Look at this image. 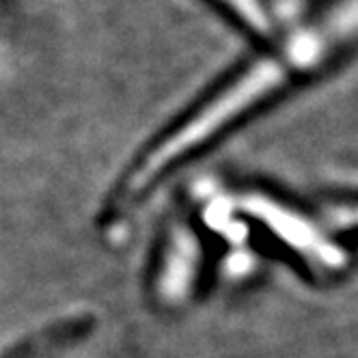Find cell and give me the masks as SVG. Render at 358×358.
Wrapping results in <instances>:
<instances>
[{"label":"cell","mask_w":358,"mask_h":358,"mask_svg":"<svg viewBox=\"0 0 358 358\" xmlns=\"http://www.w3.org/2000/svg\"><path fill=\"white\" fill-rule=\"evenodd\" d=\"M354 35H358V0H341L339 7L300 31L278 55L248 69L240 76L238 83L229 85L196 115L188 117L171 134L153 145V149H149L136 162L132 173L123 179L115 203L110 206V218L123 216L177 160H182L192 149L218 134L227 123H231L246 108L255 106L280 85L292 80L296 73L317 65Z\"/></svg>","instance_id":"6da1fadb"},{"label":"cell","mask_w":358,"mask_h":358,"mask_svg":"<svg viewBox=\"0 0 358 358\" xmlns=\"http://www.w3.org/2000/svg\"><path fill=\"white\" fill-rule=\"evenodd\" d=\"M76 332H80V322L57 324L45 332H39V335H35L33 339L15 345L7 356H0V358H37L41 352L55 348V345H61L63 341L71 339Z\"/></svg>","instance_id":"7a4b0ae2"},{"label":"cell","mask_w":358,"mask_h":358,"mask_svg":"<svg viewBox=\"0 0 358 358\" xmlns=\"http://www.w3.org/2000/svg\"><path fill=\"white\" fill-rule=\"evenodd\" d=\"M222 3L231 7L252 29H257V31L270 29V17L262 5V0H222Z\"/></svg>","instance_id":"3957f363"}]
</instances>
